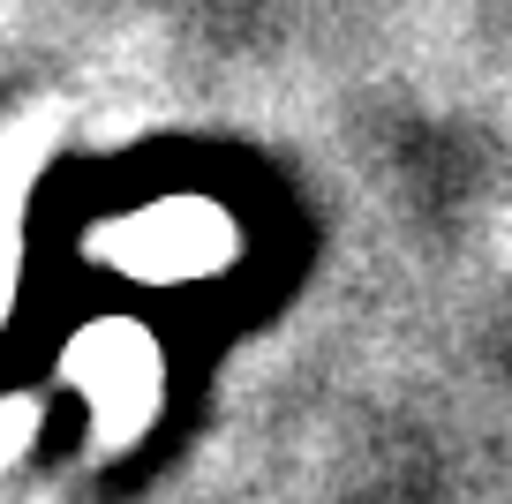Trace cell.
<instances>
[{
	"label": "cell",
	"instance_id": "obj_1",
	"mask_svg": "<svg viewBox=\"0 0 512 504\" xmlns=\"http://www.w3.org/2000/svg\"><path fill=\"white\" fill-rule=\"evenodd\" d=\"M226 249H234V234L204 204H159L128 219L121 241H106V256H121L128 271H151V279H196V271L226 264Z\"/></svg>",
	"mask_w": 512,
	"mask_h": 504
},
{
	"label": "cell",
	"instance_id": "obj_2",
	"mask_svg": "<svg viewBox=\"0 0 512 504\" xmlns=\"http://www.w3.org/2000/svg\"><path fill=\"white\" fill-rule=\"evenodd\" d=\"M83 377L106 407H151V362H144V339H128V331H98L91 347H83Z\"/></svg>",
	"mask_w": 512,
	"mask_h": 504
}]
</instances>
